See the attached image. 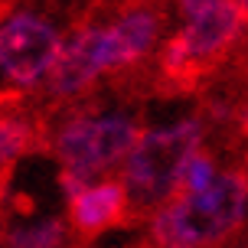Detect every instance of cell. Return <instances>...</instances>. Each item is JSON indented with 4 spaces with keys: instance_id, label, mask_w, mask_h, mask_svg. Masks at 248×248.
I'll return each mask as SVG.
<instances>
[{
    "instance_id": "4",
    "label": "cell",
    "mask_w": 248,
    "mask_h": 248,
    "mask_svg": "<svg viewBox=\"0 0 248 248\" xmlns=\"http://www.w3.org/2000/svg\"><path fill=\"white\" fill-rule=\"evenodd\" d=\"M69 26L39 7L0 10V98L43 95Z\"/></svg>"
},
{
    "instance_id": "13",
    "label": "cell",
    "mask_w": 248,
    "mask_h": 248,
    "mask_svg": "<svg viewBox=\"0 0 248 248\" xmlns=\"http://www.w3.org/2000/svg\"><path fill=\"white\" fill-rule=\"evenodd\" d=\"M245 10H248V3H245Z\"/></svg>"
},
{
    "instance_id": "9",
    "label": "cell",
    "mask_w": 248,
    "mask_h": 248,
    "mask_svg": "<svg viewBox=\"0 0 248 248\" xmlns=\"http://www.w3.org/2000/svg\"><path fill=\"white\" fill-rule=\"evenodd\" d=\"M39 147H46V121L20 98H0V183Z\"/></svg>"
},
{
    "instance_id": "8",
    "label": "cell",
    "mask_w": 248,
    "mask_h": 248,
    "mask_svg": "<svg viewBox=\"0 0 248 248\" xmlns=\"http://www.w3.org/2000/svg\"><path fill=\"white\" fill-rule=\"evenodd\" d=\"M69 225H72L75 238H98L111 232L114 225L127 222L134 209H131V196L118 176H105V180H92L85 183L72 199H65V212H62Z\"/></svg>"
},
{
    "instance_id": "7",
    "label": "cell",
    "mask_w": 248,
    "mask_h": 248,
    "mask_svg": "<svg viewBox=\"0 0 248 248\" xmlns=\"http://www.w3.org/2000/svg\"><path fill=\"white\" fill-rule=\"evenodd\" d=\"M105 26H108V49H111L114 75L131 72L150 56H157L163 39L170 36L167 13L154 3H124L105 16Z\"/></svg>"
},
{
    "instance_id": "5",
    "label": "cell",
    "mask_w": 248,
    "mask_h": 248,
    "mask_svg": "<svg viewBox=\"0 0 248 248\" xmlns=\"http://www.w3.org/2000/svg\"><path fill=\"white\" fill-rule=\"evenodd\" d=\"M108 75H114V65H111V49H108L105 13H92V16L69 23L59 62H56L46 88H43V98L56 111L82 105V98Z\"/></svg>"
},
{
    "instance_id": "11",
    "label": "cell",
    "mask_w": 248,
    "mask_h": 248,
    "mask_svg": "<svg viewBox=\"0 0 248 248\" xmlns=\"http://www.w3.org/2000/svg\"><path fill=\"white\" fill-rule=\"evenodd\" d=\"M225 167H219V160H216V154L212 150H196L193 157H189V163H186L183 170V183H180V193H206L209 186H216V180L222 176Z\"/></svg>"
},
{
    "instance_id": "2",
    "label": "cell",
    "mask_w": 248,
    "mask_h": 248,
    "mask_svg": "<svg viewBox=\"0 0 248 248\" xmlns=\"http://www.w3.org/2000/svg\"><path fill=\"white\" fill-rule=\"evenodd\" d=\"M248 225V170L225 167L206 193H176L144 219L150 248H222Z\"/></svg>"
},
{
    "instance_id": "3",
    "label": "cell",
    "mask_w": 248,
    "mask_h": 248,
    "mask_svg": "<svg viewBox=\"0 0 248 248\" xmlns=\"http://www.w3.org/2000/svg\"><path fill=\"white\" fill-rule=\"evenodd\" d=\"M209 121L202 111H186L170 121L147 124L137 137L131 157L124 160L118 180L131 196L134 216L147 219L180 193L183 170L196 150L206 147Z\"/></svg>"
},
{
    "instance_id": "12",
    "label": "cell",
    "mask_w": 248,
    "mask_h": 248,
    "mask_svg": "<svg viewBox=\"0 0 248 248\" xmlns=\"http://www.w3.org/2000/svg\"><path fill=\"white\" fill-rule=\"evenodd\" d=\"M3 212L7 209H3V183H0V222H3Z\"/></svg>"
},
{
    "instance_id": "6",
    "label": "cell",
    "mask_w": 248,
    "mask_h": 248,
    "mask_svg": "<svg viewBox=\"0 0 248 248\" xmlns=\"http://www.w3.org/2000/svg\"><path fill=\"white\" fill-rule=\"evenodd\" d=\"M176 13L180 23L173 36L183 43L196 72L229 56L248 33V10L235 0H183Z\"/></svg>"
},
{
    "instance_id": "10",
    "label": "cell",
    "mask_w": 248,
    "mask_h": 248,
    "mask_svg": "<svg viewBox=\"0 0 248 248\" xmlns=\"http://www.w3.org/2000/svg\"><path fill=\"white\" fill-rule=\"evenodd\" d=\"M75 232L59 212H3L0 248H75Z\"/></svg>"
},
{
    "instance_id": "1",
    "label": "cell",
    "mask_w": 248,
    "mask_h": 248,
    "mask_svg": "<svg viewBox=\"0 0 248 248\" xmlns=\"http://www.w3.org/2000/svg\"><path fill=\"white\" fill-rule=\"evenodd\" d=\"M144 124L131 108L72 105L59 108L46 124V150L59 163V173L78 180L118 176L131 157Z\"/></svg>"
}]
</instances>
